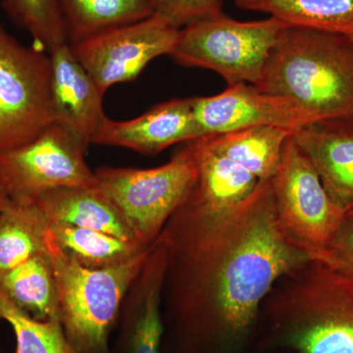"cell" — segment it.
<instances>
[{
    "label": "cell",
    "instance_id": "1",
    "mask_svg": "<svg viewBox=\"0 0 353 353\" xmlns=\"http://www.w3.org/2000/svg\"><path fill=\"white\" fill-rule=\"evenodd\" d=\"M159 236L167 245L162 353H250L269 292L312 259L279 222L271 180L223 212L176 209Z\"/></svg>",
    "mask_w": 353,
    "mask_h": 353
},
{
    "label": "cell",
    "instance_id": "2",
    "mask_svg": "<svg viewBox=\"0 0 353 353\" xmlns=\"http://www.w3.org/2000/svg\"><path fill=\"white\" fill-rule=\"evenodd\" d=\"M353 353V279L311 259L280 279L261 309L252 350Z\"/></svg>",
    "mask_w": 353,
    "mask_h": 353
},
{
    "label": "cell",
    "instance_id": "3",
    "mask_svg": "<svg viewBox=\"0 0 353 353\" xmlns=\"http://www.w3.org/2000/svg\"><path fill=\"white\" fill-rule=\"evenodd\" d=\"M254 85L320 120L353 118V36L288 27Z\"/></svg>",
    "mask_w": 353,
    "mask_h": 353
},
{
    "label": "cell",
    "instance_id": "4",
    "mask_svg": "<svg viewBox=\"0 0 353 353\" xmlns=\"http://www.w3.org/2000/svg\"><path fill=\"white\" fill-rule=\"evenodd\" d=\"M152 246L127 263L111 268L90 269L66 254L50 230L46 252L57 282L60 322L77 352L110 353L111 331Z\"/></svg>",
    "mask_w": 353,
    "mask_h": 353
},
{
    "label": "cell",
    "instance_id": "5",
    "mask_svg": "<svg viewBox=\"0 0 353 353\" xmlns=\"http://www.w3.org/2000/svg\"><path fill=\"white\" fill-rule=\"evenodd\" d=\"M287 28L270 16L241 22L222 13L182 28L169 55L182 66L215 72L228 85H255Z\"/></svg>",
    "mask_w": 353,
    "mask_h": 353
},
{
    "label": "cell",
    "instance_id": "6",
    "mask_svg": "<svg viewBox=\"0 0 353 353\" xmlns=\"http://www.w3.org/2000/svg\"><path fill=\"white\" fill-rule=\"evenodd\" d=\"M97 188L124 216L141 243L152 245L189 192L196 165L187 145L150 169L101 167Z\"/></svg>",
    "mask_w": 353,
    "mask_h": 353
},
{
    "label": "cell",
    "instance_id": "7",
    "mask_svg": "<svg viewBox=\"0 0 353 353\" xmlns=\"http://www.w3.org/2000/svg\"><path fill=\"white\" fill-rule=\"evenodd\" d=\"M50 55L0 23V150L29 143L53 122Z\"/></svg>",
    "mask_w": 353,
    "mask_h": 353
},
{
    "label": "cell",
    "instance_id": "8",
    "mask_svg": "<svg viewBox=\"0 0 353 353\" xmlns=\"http://www.w3.org/2000/svg\"><path fill=\"white\" fill-rule=\"evenodd\" d=\"M271 183L279 222L314 259L333 241L347 214L332 201L292 134Z\"/></svg>",
    "mask_w": 353,
    "mask_h": 353
},
{
    "label": "cell",
    "instance_id": "9",
    "mask_svg": "<svg viewBox=\"0 0 353 353\" xmlns=\"http://www.w3.org/2000/svg\"><path fill=\"white\" fill-rule=\"evenodd\" d=\"M90 143L52 122L25 145L0 150V183L11 199H34L61 187H95L85 161Z\"/></svg>",
    "mask_w": 353,
    "mask_h": 353
},
{
    "label": "cell",
    "instance_id": "10",
    "mask_svg": "<svg viewBox=\"0 0 353 353\" xmlns=\"http://www.w3.org/2000/svg\"><path fill=\"white\" fill-rule=\"evenodd\" d=\"M179 32L180 29L153 14L71 46L79 61L105 94L116 83L138 78L155 58L170 54Z\"/></svg>",
    "mask_w": 353,
    "mask_h": 353
},
{
    "label": "cell",
    "instance_id": "11",
    "mask_svg": "<svg viewBox=\"0 0 353 353\" xmlns=\"http://www.w3.org/2000/svg\"><path fill=\"white\" fill-rule=\"evenodd\" d=\"M202 136L250 127H277L296 132L319 118L290 99L262 92L252 83L228 85L212 97H192Z\"/></svg>",
    "mask_w": 353,
    "mask_h": 353
},
{
    "label": "cell",
    "instance_id": "12",
    "mask_svg": "<svg viewBox=\"0 0 353 353\" xmlns=\"http://www.w3.org/2000/svg\"><path fill=\"white\" fill-rule=\"evenodd\" d=\"M166 265L167 245L159 236L121 307L117 353H162V290Z\"/></svg>",
    "mask_w": 353,
    "mask_h": 353
},
{
    "label": "cell",
    "instance_id": "13",
    "mask_svg": "<svg viewBox=\"0 0 353 353\" xmlns=\"http://www.w3.org/2000/svg\"><path fill=\"white\" fill-rule=\"evenodd\" d=\"M51 65V108L53 122L92 143L108 116L103 92L81 64L69 43L48 51Z\"/></svg>",
    "mask_w": 353,
    "mask_h": 353
},
{
    "label": "cell",
    "instance_id": "14",
    "mask_svg": "<svg viewBox=\"0 0 353 353\" xmlns=\"http://www.w3.org/2000/svg\"><path fill=\"white\" fill-rule=\"evenodd\" d=\"M202 136L192 99H176L155 104L134 119H106L92 141L119 146L146 155L158 154L176 143Z\"/></svg>",
    "mask_w": 353,
    "mask_h": 353
},
{
    "label": "cell",
    "instance_id": "15",
    "mask_svg": "<svg viewBox=\"0 0 353 353\" xmlns=\"http://www.w3.org/2000/svg\"><path fill=\"white\" fill-rule=\"evenodd\" d=\"M310 160L332 201L353 213V118L310 123L292 134Z\"/></svg>",
    "mask_w": 353,
    "mask_h": 353
},
{
    "label": "cell",
    "instance_id": "16",
    "mask_svg": "<svg viewBox=\"0 0 353 353\" xmlns=\"http://www.w3.org/2000/svg\"><path fill=\"white\" fill-rule=\"evenodd\" d=\"M185 145L196 165V176L180 210L196 214L223 212L245 201L259 185L254 176L211 150L201 139Z\"/></svg>",
    "mask_w": 353,
    "mask_h": 353
},
{
    "label": "cell",
    "instance_id": "17",
    "mask_svg": "<svg viewBox=\"0 0 353 353\" xmlns=\"http://www.w3.org/2000/svg\"><path fill=\"white\" fill-rule=\"evenodd\" d=\"M34 199L50 224L88 228L143 245L113 202L97 187L57 188Z\"/></svg>",
    "mask_w": 353,
    "mask_h": 353
},
{
    "label": "cell",
    "instance_id": "18",
    "mask_svg": "<svg viewBox=\"0 0 353 353\" xmlns=\"http://www.w3.org/2000/svg\"><path fill=\"white\" fill-rule=\"evenodd\" d=\"M294 132L282 128H243L199 137L211 150L250 172L260 182L272 180L287 139Z\"/></svg>",
    "mask_w": 353,
    "mask_h": 353
},
{
    "label": "cell",
    "instance_id": "19",
    "mask_svg": "<svg viewBox=\"0 0 353 353\" xmlns=\"http://www.w3.org/2000/svg\"><path fill=\"white\" fill-rule=\"evenodd\" d=\"M50 230L34 199L8 197L0 210V272L46 253Z\"/></svg>",
    "mask_w": 353,
    "mask_h": 353
},
{
    "label": "cell",
    "instance_id": "20",
    "mask_svg": "<svg viewBox=\"0 0 353 353\" xmlns=\"http://www.w3.org/2000/svg\"><path fill=\"white\" fill-rule=\"evenodd\" d=\"M0 290L11 303L34 319L60 320L57 282L48 252L0 272Z\"/></svg>",
    "mask_w": 353,
    "mask_h": 353
},
{
    "label": "cell",
    "instance_id": "21",
    "mask_svg": "<svg viewBox=\"0 0 353 353\" xmlns=\"http://www.w3.org/2000/svg\"><path fill=\"white\" fill-rule=\"evenodd\" d=\"M239 8L267 14L288 27L353 36V0H234Z\"/></svg>",
    "mask_w": 353,
    "mask_h": 353
},
{
    "label": "cell",
    "instance_id": "22",
    "mask_svg": "<svg viewBox=\"0 0 353 353\" xmlns=\"http://www.w3.org/2000/svg\"><path fill=\"white\" fill-rule=\"evenodd\" d=\"M71 46L154 14L153 0H58Z\"/></svg>",
    "mask_w": 353,
    "mask_h": 353
},
{
    "label": "cell",
    "instance_id": "23",
    "mask_svg": "<svg viewBox=\"0 0 353 353\" xmlns=\"http://www.w3.org/2000/svg\"><path fill=\"white\" fill-rule=\"evenodd\" d=\"M50 233L66 254L90 269L111 268L127 263L152 245L71 225L50 224Z\"/></svg>",
    "mask_w": 353,
    "mask_h": 353
},
{
    "label": "cell",
    "instance_id": "24",
    "mask_svg": "<svg viewBox=\"0 0 353 353\" xmlns=\"http://www.w3.org/2000/svg\"><path fill=\"white\" fill-rule=\"evenodd\" d=\"M0 320L10 325L16 339V353H79L59 319L39 321L11 303L0 290Z\"/></svg>",
    "mask_w": 353,
    "mask_h": 353
},
{
    "label": "cell",
    "instance_id": "25",
    "mask_svg": "<svg viewBox=\"0 0 353 353\" xmlns=\"http://www.w3.org/2000/svg\"><path fill=\"white\" fill-rule=\"evenodd\" d=\"M2 8L16 25L29 32L46 50L69 43L58 0H2Z\"/></svg>",
    "mask_w": 353,
    "mask_h": 353
},
{
    "label": "cell",
    "instance_id": "26",
    "mask_svg": "<svg viewBox=\"0 0 353 353\" xmlns=\"http://www.w3.org/2000/svg\"><path fill=\"white\" fill-rule=\"evenodd\" d=\"M154 14L176 29L223 13L222 0H153Z\"/></svg>",
    "mask_w": 353,
    "mask_h": 353
},
{
    "label": "cell",
    "instance_id": "27",
    "mask_svg": "<svg viewBox=\"0 0 353 353\" xmlns=\"http://www.w3.org/2000/svg\"><path fill=\"white\" fill-rule=\"evenodd\" d=\"M314 259L353 279V215L345 216L333 241Z\"/></svg>",
    "mask_w": 353,
    "mask_h": 353
},
{
    "label": "cell",
    "instance_id": "28",
    "mask_svg": "<svg viewBox=\"0 0 353 353\" xmlns=\"http://www.w3.org/2000/svg\"><path fill=\"white\" fill-rule=\"evenodd\" d=\"M7 199H8V194H7L6 190H4L3 185L0 183V210L3 208Z\"/></svg>",
    "mask_w": 353,
    "mask_h": 353
},
{
    "label": "cell",
    "instance_id": "29",
    "mask_svg": "<svg viewBox=\"0 0 353 353\" xmlns=\"http://www.w3.org/2000/svg\"><path fill=\"white\" fill-rule=\"evenodd\" d=\"M250 353H294L289 350H280V348H271V350H253Z\"/></svg>",
    "mask_w": 353,
    "mask_h": 353
},
{
    "label": "cell",
    "instance_id": "30",
    "mask_svg": "<svg viewBox=\"0 0 353 353\" xmlns=\"http://www.w3.org/2000/svg\"><path fill=\"white\" fill-rule=\"evenodd\" d=\"M347 215H353V213H352V214H347Z\"/></svg>",
    "mask_w": 353,
    "mask_h": 353
}]
</instances>
